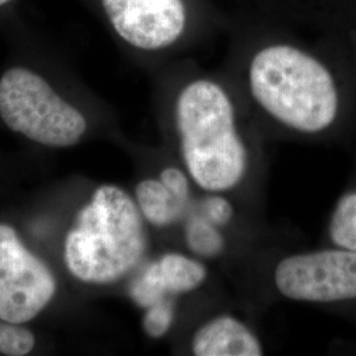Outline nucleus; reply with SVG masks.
Masks as SVG:
<instances>
[{
  "label": "nucleus",
  "instance_id": "obj_5",
  "mask_svg": "<svg viewBox=\"0 0 356 356\" xmlns=\"http://www.w3.org/2000/svg\"><path fill=\"white\" fill-rule=\"evenodd\" d=\"M57 291L49 264L26 245L17 229L0 222V319L26 325L51 305Z\"/></svg>",
  "mask_w": 356,
  "mask_h": 356
},
{
  "label": "nucleus",
  "instance_id": "obj_7",
  "mask_svg": "<svg viewBox=\"0 0 356 356\" xmlns=\"http://www.w3.org/2000/svg\"><path fill=\"white\" fill-rule=\"evenodd\" d=\"M118 36L141 51L175 44L186 26L184 0H102Z\"/></svg>",
  "mask_w": 356,
  "mask_h": 356
},
{
  "label": "nucleus",
  "instance_id": "obj_2",
  "mask_svg": "<svg viewBox=\"0 0 356 356\" xmlns=\"http://www.w3.org/2000/svg\"><path fill=\"white\" fill-rule=\"evenodd\" d=\"M175 126L182 168L195 188L227 194L248 176L250 148L238 127L229 92L200 78L178 92Z\"/></svg>",
  "mask_w": 356,
  "mask_h": 356
},
{
  "label": "nucleus",
  "instance_id": "obj_13",
  "mask_svg": "<svg viewBox=\"0 0 356 356\" xmlns=\"http://www.w3.org/2000/svg\"><path fill=\"white\" fill-rule=\"evenodd\" d=\"M177 317V298H165L144 309L141 326L151 339H161L173 329Z\"/></svg>",
  "mask_w": 356,
  "mask_h": 356
},
{
  "label": "nucleus",
  "instance_id": "obj_14",
  "mask_svg": "<svg viewBox=\"0 0 356 356\" xmlns=\"http://www.w3.org/2000/svg\"><path fill=\"white\" fill-rule=\"evenodd\" d=\"M35 347L36 337L26 325H15L0 319V355H28Z\"/></svg>",
  "mask_w": 356,
  "mask_h": 356
},
{
  "label": "nucleus",
  "instance_id": "obj_15",
  "mask_svg": "<svg viewBox=\"0 0 356 356\" xmlns=\"http://www.w3.org/2000/svg\"><path fill=\"white\" fill-rule=\"evenodd\" d=\"M194 209L204 216L207 220L220 229H226L235 218V207L226 194L222 193H204L200 204H194Z\"/></svg>",
  "mask_w": 356,
  "mask_h": 356
},
{
  "label": "nucleus",
  "instance_id": "obj_3",
  "mask_svg": "<svg viewBox=\"0 0 356 356\" xmlns=\"http://www.w3.org/2000/svg\"><path fill=\"white\" fill-rule=\"evenodd\" d=\"M248 88L268 116L297 134L323 132L339 114V90L330 69L288 44L268 45L254 54Z\"/></svg>",
  "mask_w": 356,
  "mask_h": 356
},
{
  "label": "nucleus",
  "instance_id": "obj_16",
  "mask_svg": "<svg viewBox=\"0 0 356 356\" xmlns=\"http://www.w3.org/2000/svg\"><path fill=\"white\" fill-rule=\"evenodd\" d=\"M10 1H11V0H0V7L4 6V4H7V3H10Z\"/></svg>",
  "mask_w": 356,
  "mask_h": 356
},
{
  "label": "nucleus",
  "instance_id": "obj_9",
  "mask_svg": "<svg viewBox=\"0 0 356 356\" xmlns=\"http://www.w3.org/2000/svg\"><path fill=\"white\" fill-rule=\"evenodd\" d=\"M191 353L195 356H261V339L244 321L222 313L206 319L191 335Z\"/></svg>",
  "mask_w": 356,
  "mask_h": 356
},
{
  "label": "nucleus",
  "instance_id": "obj_8",
  "mask_svg": "<svg viewBox=\"0 0 356 356\" xmlns=\"http://www.w3.org/2000/svg\"><path fill=\"white\" fill-rule=\"evenodd\" d=\"M207 279L209 269L204 260L191 254L169 251L138 269L128 293L135 305L144 310L165 298L195 292Z\"/></svg>",
  "mask_w": 356,
  "mask_h": 356
},
{
  "label": "nucleus",
  "instance_id": "obj_4",
  "mask_svg": "<svg viewBox=\"0 0 356 356\" xmlns=\"http://www.w3.org/2000/svg\"><path fill=\"white\" fill-rule=\"evenodd\" d=\"M0 118L13 132L48 148L73 147L88 131L83 114L24 66L0 76Z\"/></svg>",
  "mask_w": 356,
  "mask_h": 356
},
{
  "label": "nucleus",
  "instance_id": "obj_10",
  "mask_svg": "<svg viewBox=\"0 0 356 356\" xmlns=\"http://www.w3.org/2000/svg\"><path fill=\"white\" fill-rule=\"evenodd\" d=\"M134 198L145 223L157 229H170L184 222L194 206L181 200L159 176L140 179Z\"/></svg>",
  "mask_w": 356,
  "mask_h": 356
},
{
  "label": "nucleus",
  "instance_id": "obj_12",
  "mask_svg": "<svg viewBox=\"0 0 356 356\" xmlns=\"http://www.w3.org/2000/svg\"><path fill=\"white\" fill-rule=\"evenodd\" d=\"M334 245L356 252V193L343 195L335 206L329 225Z\"/></svg>",
  "mask_w": 356,
  "mask_h": 356
},
{
  "label": "nucleus",
  "instance_id": "obj_6",
  "mask_svg": "<svg viewBox=\"0 0 356 356\" xmlns=\"http://www.w3.org/2000/svg\"><path fill=\"white\" fill-rule=\"evenodd\" d=\"M282 298L305 304H332L356 298V252L329 248L286 254L272 272Z\"/></svg>",
  "mask_w": 356,
  "mask_h": 356
},
{
  "label": "nucleus",
  "instance_id": "obj_11",
  "mask_svg": "<svg viewBox=\"0 0 356 356\" xmlns=\"http://www.w3.org/2000/svg\"><path fill=\"white\" fill-rule=\"evenodd\" d=\"M182 232L189 252L201 260L216 259L226 250L227 241L223 229L201 216L194 206L182 222Z\"/></svg>",
  "mask_w": 356,
  "mask_h": 356
},
{
  "label": "nucleus",
  "instance_id": "obj_1",
  "mask_svg": "<svg viewBox=\"0 0 356 356\" xmlns=\"http://www.w3.org/2000/svg\"><path fill=\"white\" fill-rule=\"evenodd\" d=\"M147 227L134 194L115 184L97 186L65 234L66 270L90 286L126 280L145 263L149 250Z\"/></svg>",
  "mask_w": 356,
  "mask_h": 356
}]
</instances>
